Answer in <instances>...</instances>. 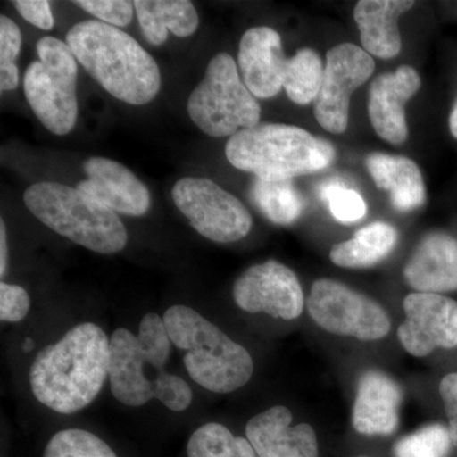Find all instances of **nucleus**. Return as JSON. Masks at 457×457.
Returning <instances> with one entry per match:
<instances>
[{
	"label": "nucleus",
	"mask_w": 457,
	"mask_h": 457,
	"mask_svg": "<svg viewBox=\"0 0 457 457\" xmlns=\"http://www.w3.org/2000/svg\"><path fill=\"white\" fill-rule=\"evenodd\" d=\"M308 311L319 327L333 335L376 341L390 332L389 315L378 303L333 279L312 285Z\"/></svg>",
	"instance_id": "nucleus-10"
},
{
	"label": "nucleus",
	"mask_w": 457,
	"mask_h": 457,
	"mask_svg": "<svg viewBox=\"0 0 457 457\" xmlns=\"http://www.w3.org/2000/svg\"><path fill=\"white\" fill-rule=\"evenodd\" d=\"M440 394L449 418L451 437L457 444V374H449L442 378Z\"/></svg>",
	"instance_id": "nucleus-34"
},
{
	"label": "nucleus",
	"mask_w": 457,
	"mask_h": 457,
	"mask_svg": "<svg viewBox=\"0 0 457 457\" xmlns=\"http://www.w3.org/2000/svg\"><path fill=\"white\" fill-rule=\"evenodd\" d=\"M195 125L212 137H233L260 123L261 106L240 79L233 57L221 53L207 65L187 102Z\"/></svg>",
	"instance_id": "nucleus-7"
},
{
	"label": "nucleus",
	"mask_w": 457,
	"mask_h": 457,
	"mask_svg": "<svg viewBox=\"0 0 457 457\" xmlns=\"http://www.w3.org/2000/svg\"><path fill=\"white\" fill-rule=\"evenodd\" d=\"M225 154L237 170L266 180L293 179L326 170L335 147L311 132L285 123H258L228 137Z\"/></svg>",
	"instance_id": "nucleus-5"
},
{
	"label": "nucleus",
	"mask_w": 457,
	"mask_h": 457,
	"mask_svg": "<svg viewBox=\"0 0 457 457\" xmlns=\"http://www.w3.org/2000/svg\"><path fill=\"white\" fill-rule=\"evenodd\" d=\"M404 278L420 293L457 290V240L444 233L427 236L409 258Z\"/></svg>",
	"instance_id": "nucleus-19"
},
{
	"label": "nucleus",
	"mask_w": 457,
	"mask_h": 457,
	"mask_svg": "<svg viewBox=\"0 0 457 457\" xmlns=\"http://www.w3.org/2000/svg\"><path fill=\"white\" fill-rule=\"evenodd\" d=\"M74 3L101 22L117 29L130 25L134 17V2L129 0H78Z\"/></svg>",
	"instance_id": "nucleus-31"
},
{
	"label": "nucleus",
	"mask_w": 457,
	"mask_h": 457,
	"mask_svg": "<svg viewBox=\"0 0 457 457\" xmlns=\"http://www.w3.org/2000/svg\"><path fill=\"white\" fill-rule=\"evenodd\" d=\"M42 457H119L107 442L79 428L62 429L47 442Z\"/></svg>",
	"instance_id": "nucleus-27"
},
{
	"label": "nucleus",
	"mask_w": 457,
	"mask_h": 457,
	"mask_svg": "<svg viewBox=\"0 0 457 457\" xmlns=\"http://www.w3.org/2000/svg\"><path fill=\"white\" fill-rule=\"evenodd\" d=\"M323 75V62L314 50L297 51L286 64L284 88L287 97L302 106L315 102L320 92Z\"/></svg>",
	"instance_id": "nucleus-25"
},
{
	"label": "nucleus",
	"mask_w": 457,
	"mask_h": 457,
	"mask_svg": "<svg viewBox=\"0 0 457 457\" xmlns=\"http://www.w3.org/2000/svg\"><path fill=\"white\" fill-rule=\"evenodd\" d=\"M22 46V35L11 18L0 17V89L2 92L16 89L20 73L16 60Z\"/></svg>",
	"instance_id": "nucleus-30"
},
{
	"label": "nucleus",
	"mask_w": 457,
	"mask_h": 457,
	"mask_svg": "<svg viewBox=\"0 0 457 457\" xmlns=\"http://www.w3.org/2000/svg\"><path fill=\"white\" fill-rule=\"evenodd\" d=\"M188 457H258L248 438L237 437L220 423L198 427L187 444Z\"/></svg>",
	"instance_id": "nucleus-26"
},
{
	"label": "nucleus",
	"mask_w": 457,
	"mask_h": 457,
	"mask_svg": "<svg viewBox=\"0 0 457 457\" xmlns=\"http://www.w3.org/2000/svg\"><path fill=\"white\" fill-rule=\"evenodd\" d=\"M375 71L370 54L353 44H339L327 54L323 82L314 102L319 125L332 134H343L348 128L352 93L368 82Z\"/></svg>",
	"instance_id": "nucleus-11"
},
{
	"label": "nucleus",
	"mask_w": 457,
	"mask_h": 457,
	"mask_svg": "<svg viewBox=\"0 0 457 457\" xmlns=\"http://www.w3.org/2000/svg\"><path fill=\"white\" fill-rule=\"evenodd\" d=\"M8 267L7 228L4 220L0 221V276L4 278Z\"/></svg>",
	"instance_id": "nucleus-35"
},
{
	"label": "nucleus",
	"mask_w": 457,
	"mask_h": 457,
	"mask_svg": "<svg viewBox=\"0 0 457 457\" xmlns=\"http://www.w3.org/2000/svg\"><path fill=\"white\" fill-rule=\"evenodd\" d=\"M31 299L25 288L18 285L0 284V319L7 323H20L29 315Z\"/></svg>",
	"instance_id": "nucleus-32"
},
{
	"label": "nucleus",
	"mask_w": 457,
	"mask_h": 457,
	"mask_svg": "<svg viewBox=\"0 0 457 457\" xmlns=\"http://www.w3.org/2000/svg\"><path fill=\"white\" fill-rule=\"evenodd\" d=\"M402 389L393 378L378 371L361 376L352 423L361 435L389 436L399 425Z\"/></svg>",
	"instance_id": "nucleus-18"
},
{
	"label": "nucleus",
	"mask_w": 457,
	"mask_h": 457,
	"mask_svg": "<svg viewBox=\"0 0 457 457\" xmlns=\"http://www.w3.org/2000/svg\"><path fill=\"white\" fill-rule=\"evenodd\" d=\"M237 308L294 320L303 311V293L294 270L278 261L255 264L243 272L233 287Z\"/></svg>",
	"instance_id": "nucleus-12"
},
{
	"label": "nucleus",
	"mask_w": 457,
	"mask_h": 457,
	"mask_svg": "<svg viewBox=\"0 0 457 457\" xmlns=\"http://www.w3.org/2000/svg\"><path fill=\"white\" fill-rule=\"evenodd\" d=\"M110 339L97 324H78L42 348L29 369V386L42 405L59 414L88 407L110 372Z\"/></svg>",
	"instance_id": "nucleus-2"
},
{
	"label": "nucleus",
	"mask_w": 457,
	"mask_h": 457,
	"mask_svg": "<svg viewBox=\"0 0 457 457\" xmlns=\"http://www.w3.org/2000/svg\"><path fill=\"white\" fill-rule=\"evenodd\" d=\"M252 197L262 213L278 225H290L302 216L303 198L291 179L266 180L257 179Z\"/></svg>",
	"instance_id": "nucleus-24"
},
{
	"label": "nucleus",
	"mask_w": 457,
	"mask_h": 457,
	"mask_svg": "<svg viewBox=\"0 0 457 457\" xmlns=\"http://www.w3.org/2000/svg\"><path fill=\"white\" fill-rule=\"evenodd\" d=\"M14 8L27 22L38 27V29L50 31L54 29L53 12H51L50 2L46 0H17L13 3Z\"/></svg>",
	"instance_id": "nucleus-33"
},
{
	"label": "nucleus",
	"mask_w": 457,
	"mask_h": 457,
	"mask_svg": "<svg viewBox=\"0 0 457 457\" xmlns=\"http://www.w3.org/2000/svg\"><path fill=\"white\" fill-rule=\"evenodd\" d=\"M137 20L146 41L161 46L168 31L177 37H188L196 32L198 14L188 0H137L134 2Z\"/></svg>",
	"instance_id": "nucleus-22"
},
{
	"label": "nucleus",
	"mask_w": 457,
	"mask_h": 457,
	"mask_svg": "<svg viewBox=\"0 0 457 457\" xmlns=\"http://www.w3.org/2000/svg\"><path fill=\"white\" fill-rule=\"evenodd\" d=\"M171 197L191 227L212 242H237L248 236L253 225L245 204L212 179H179Z\"/></svg>",
	"instance_id": "nucleus-9"
},
{
	"label": "nucleus",
	"mask_w": 457,
	"mask_h": 457,
	"mask_svg": "<svg viewBox=\"0 0 457 457\" xmlns=\"http://www.w3.org/2000/svg\"><path fill=\"white\" fill-rule=\"evenodd\" d=\"M40 60L27 68L23 86L33 113L53 134L68 135L78 120V65L68 44L59 38L37 42Z\"/></svg>",
	"instance_id": "nucleus-8"
},
{
	"label": "nucleus",
	"mask_w": 457,
	"mask_h": 457,
	"mask_svg": "<svg viewBox=\"0 0 457 457\" xmlns=\"http://www.w3.org/2000/svg\"><path fill=\"white\" fill-rule=\"evenodd\" d=\"M450 130L453 137L457 139V99L450 114Z\"/></svg>",
	"instance_id": "nucleus-36"
},
{
	"label": "nucleus",
	"mask_w": 457,
	"mask_h": 457,
	"mask_svg": "<svg viewBox=\"0 0 457 457\" xmlns=\"http://www.w3.org/2000/svg\"><path fill=\"white\" fill-rule=\"evenodd\" d=\"M420 88L416 69L402 65L394 73L378 75L370 87L369 117L381 139L400 145L408 139L405 104Z\"/></svg>",
	"instance_id": "nucleus-14"
},
{
	"label": "nucleus",
	"mask_w": 457,
	"mask_h": 457,
	"mask_svg": "<svg viewBox=\"0 0 457 457\" xmlns=\"http://www.w3.org/2000/svg\"><path fill=\"white\" fill-rule=\"evenodd\" d=\"M319 196L329 204L333 218L345 224L360 221L368 212L365 201L359 192L345 187V183L338 179L321 183Z\"/></svg>",
	"instance_id": "nucleus-29"
},
{
	"label": "nucleus",
	"mask_w": 457,
	"mask_h": 457,
	"mask_svg": "<svg viewBox=\"0 0 457 457\" xmlns=\"http://www.w3.org/2000/svg\"><path fill=\"white\" fill-rule=\"evenodd\" d=\"M163 320L171 345L185 351L183 363L195 383L218 394L249 383L254 371L251 353L209 319L189 306L174 305Z\"/></svg>",
	"instance_id": "nucleus-4"
},
{
	"label": "nucleus",
	"mask_w": 457,
	"mask_h": 457,
	"mask_svg": "<svg viewBox=\"0 0 457 457\" xmlns=\"http://www.w3.org/2000/svg\"><path fill=\"white\" fill-rule=\"evenodd\" d=\"M398 240L395 228L376 221L330 249V261L345 269H365L383 261Z\"/></svg>",
	"instance_id": "nucleus-23"
},
{
	"label": "nucleus",
	"mask_w": 457,
	"mask_h": 457,
	"mask_svg": "<svg viewBox=\"0 0 457 457\" xmlns=\"http://www.w3.org/2000/svg\"><path fill=\"white\" fill-rule=\"evenodd\" d=\"M108 383L117 402L139 408L156 399L173 411H186L194 399L185 378L165 370L170 362L171 341L163 318L147 312L139 332L119 328L110 338Z\"/></svg>",
	"instance_id": "nucleus-1"
},
{
	"label": "nucleus",
	"mask_w": 457,
	"mask_h": 457,
	"mask_svg": "<svg viewBox=\"0 0 457 457\" xmlns=\"http://www.w3.org/2000/svg\"><path fill=\"white\" fill-rule=\"evenodd\" d=\"M411 0H361L353 17L361 32V44L370 55L393 59L402 50L398 20L414 7Z\"/></svg>",
	"instance_id": "nucleus-20"
},
{
	"label": "nucleus",
	"mask_w": 457,
	"mask_h": 457,
	"mask_svg": "<svg viewBox=\"0 0 457 457\" xmlns=\"http://www.w3.org/2000/svg\"><path fill=\"white\" fill-rule=\"evenodd\" d=\"M66 44L90 77L114 98L143 106L161 90L154 57L128 33L89 20L69 29Z\"/></svg>",
	"instance_id": "nucleus-3"
},
{
	"label": "nucleus",
	"mask_w": 457,
	"mask_h": 457,
	"mask_svg": "<svg viewBox=\"0 0 457 457\" xmlns=\"http://www.w3.org/2000/svg\"><path fill=\"white\" fill-rule=\"evenodd\" d=\"M293 413L276 405L246 423V438L258 457H319L314 429L308 423L293 426Z\"/></svg>",
	"instance_id": "nucleus-17"
},
{
	"label": "nucleus",
	"mask_w": 457,
	"mask_h": 457,
	"mask_svg": "<svg viewBox=\"0 0 457 457\" xmlns=\"http://www.w3.org/2000/svg\"><path fill=\"white\" fill-rule=\"evenodd\" d=\"M366 165L376 187L389 192L398 212H411L426 203L422 173L411 159L374 153L366 159Z\"/></svg>",
	"instance_id": "nucleus-21"
},
{
	"label": "nucleus",
	"mask_w": 457,
	"mask_h": 457,
	"mask_svg": "<svg viewBox=\"0 0 457 457\" xmlns=\"http://www.w3.org/2000/svg\"><path fill=\"white\" fill-rule=\"evenodd\" d=\"M450 429L442 425L427 426L394 446L395 457H446L451 447Z\"/></svg>",
	"instance_id": "nucleus-28"
},
{
	"label": "nucleus",
	"mask_w": 457,
	"mask_h": 457,
	"mask_svg": "<svg viewBox=\"0 0 457 457\" xmlns=\"http://www.w3.org/2000/svg\"><path fill=\"white\" fill-rule=\"evenodd\" d=\"M361 457H366V456H361Z\"/></svg>",
	"instance_id": "nucleus-37"
},
{
	"label": "nucleus",
	"mask_w": 457,
	"mask_h": 457,
	"mask_svg": "<svg viewBox=\"0 0 457 457\" xmlns=\"http://www.w3.org/2000/svg\"><path fill=\"white\" fill-rule=\"evenodd\" d=\"M87 179L78 189L114 212L145 215L150 209V192L129 168L112 159L93 156L84 162Z\"/></svg>",
	"instance_id": "nucleus-15"
},
{
	"label": "nucleus",
	"mask_w": 457,
	"mask_h": 457,
	"mask_svg": "<svg viewBox=\"0 0 457 457\" xmlns=\"http://www.w3.org/2000/svg\"><path fill=\"white\" fill-rule=\"evenodd\" d=\"M287 57L281 36L270 27L249 29L239 45L240 73L246 88L255 98H273L284 88Z\"/></svg>",
	"instance_id": "nucleus-16"
},
{
	"label": "nucleus",
	"mask_w": 457,
	"mask_h": 457,
	"mask_svg": "<svg viewBox=\"0 0 457 457\" xmlns=\"http://www.w3.org/2000/svg\"><path fill=\"white\" fill-rule=\"evenodd\" d=\"M23 201L42 224L96 253H119L128 245V230L117 213L78 188L36 183L26 189Z\"/></svg>",
	"instance_id": "nucleus-6"
},
{
	"label": "nucleus",
	"mask_w": 457,
	"mask_h": 457,
	"mask_svg": "<svg viewBox=\"0 0 457 457\" xmlns=\"http://www.w3.org/2000/svg\"><path fill=\"white\" fill-rule=\"evenodd\" d=\"M404 323L398 337L403 347L416 357L436 348L457 345V303L441 294L413 293L405 297Z\"/></svg>",
	"instance_id": "nucleus-13"
}]
</instances>
